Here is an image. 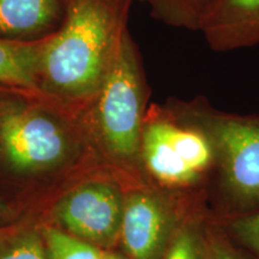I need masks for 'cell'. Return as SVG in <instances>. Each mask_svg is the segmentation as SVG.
Instances as JSON below:
<instances>
[{"label":"cell","mask_w":259,"mask_h":259,"mask_svg":"<svg viewBox=\"0 0 259 259\" xmlns=\"http://www.w3.org/2000/svg\"><path fill=\"white\" fill-rule=\"evenodd\" d=\"M134 0H65L60 28L42 52L37 93L60 102L85 103L95 95L127 35Z\"/></svg>","instance_id":"cell-1"},{"label":"cell","mask_w":259,"mask_h":259,"mask_svg":"<svg viewBox=\"0 0 259 259\" xmlns=\"http://www.w3.org/2000/svg\"><path fill=\"white\" fill-rule=\"evenodd\" d=\"M147 97L143 61L127 32L105 82L85 102L92 106L93 128L97 141L116 161L132 162L141 158Z\"/></svg>","instance_id":"cell-2"},{"label":"cell","mask_w":259,"mask_h":259,"mask_svg":"<svg viewBox=\"0 0 259 259\" xmlns=\"http://www.w3.org/2000/svg\"><path fill=\"white\" fill-rule=\"evenodd\" d=\"M23 92L0 87V156L18 174L53 169L70 156V132L40 103L25 100Z\"/></svg>","instance_id":"cell-3"},{"label":"cell","mask_w":259,"mask_h":259,"mask_svg":"<svg viewBox=\"0 0 259 259\" xmlns=\"http://www.w3.org/2000/svg\"><path fill=\"white\" fill-rule=\"evenodd\" d=\"M178 121L200 130L215 153V163L231 192L240 200H259V116L215 111L202 99L169 107Z\"/></svg>","instance_id":"cell-4"},{"label":"cell","mask_w":259,"mask_h":259,"mask_svg":"<svg viewBox=\"0 0 259 259\" xmlns=\"http://www.w3.org/2000/svg\"><path fill=\"white\" fill-rule=\"evenodd\" d=\"M141 158L158 181L183 186L198 180L215 163V153L200 130L178 121L168 111L144 118Z\"/></svg>","instance_id":"cell-5"},{"label":"cell","mask_w":259,"mask_h":259,"mask_svg":"<svg viewBox=\"0 0 259 259\" xmlns=\"http://www.w3.org/2000/svg\"><path fill=\"white\" fill-rule=\"evenodd\" d=\"M124 199L115 186L95 181L80 185L58 203L56 216L67 233L99 247L120 238Z\"/></svg>","instance_id":"cell-6"},{"label":"cell","mask_w":259,"mask_h":259,"mask_svg":"<svg viewBox=\"0 0 259 259\" xmlns=\"http://www.w3.org/2000/svg\"><path fill=\"white\" fill-rule=\"evenodd\" d=\"M173 218L157 196L136 192L124 199L120 238L131 259H161L171 240Z\"/></svg>","instance_id":"cell-7"},{"label":"cell","mask_w":259,"mask_h":259,"mask_svg":"<svg viewBox=\"0 0 259 259\" xmlns=\"http://www.w3.org/2000/svg\"><path fill=\"white\" fill-rule=\"evenodd\" d=\"M199 31L216 52L255 46L259 44V0H210Z\"/></svg>","instance_id":"cell-8"},{"label":"cell","mask_w":259,"mask_h":259,"mask_svg":"<svg viewBox=\"0 0 259 259\" xmlns=\"http://www.w3.org/2000/svg\"><path fill=\"white\" fill-rule=\"evenodd\" d=\"M65 0H0V38L34 41L63 23Z\"/></svg>","instance_id":"cell-9"},{"label":"cell","mask_w":259,"mask_h":259,"mask_svg":"<svg viewBox=\"0 0 259 259\" xmlns=\"http://www.w3.org/2000/svg\"><path fill=\"white\" fill-rule=\"evenodd\" d=\"M47 37L34 41L0 38L2 88L37 92L38 66Z\"/></svg>","instance_id":"cell-10"},{"label":"cell","mask_w":259,"mask_h":259,"mask_svg":"<svg viewBox=\"0 0 259 259\" xmlns=\"http://www.w3.org/2000/svg\"><path fill=\"white\" fill-rule=\"evenodd\" d=\"M210 0H150L151 14L173 28L199 31V25Z\"/></svg>","instance_id":"cell-11"},{"label":"cell","mask_w":259,"mask_h":259,"mask_svg":"<svg viewBox=\"0 0 259 259\" xmlns=\"http://www.w3.org/2000/svg\"><path fill=\"white\" fill-rule=\"evenodd\" d=\"M44 240L48 259H100L103 253L99 246L56 228L45 229Z\"/></svg>","instance_id":"cell-12"},{"label":"cell","mask_w":259,"mask_h":259,"mask_svg":"<svg viewBox=\"0 0 259 259\" xmlns=\"http://www.w3.org/2000/svg\"><path fill=\"white\" fill-rule=\"evenodd\" d=\"M0 259H48L44 242L31 232L0 239Z\"/></svg>","instance_id":"cell-13"},{"label":"cell","mask_w":259,"mask_h":259,"mask_svg":"<svg viewBox=\"0 0 259 259\" xmlns=\"http://www.w3.org/2000/svg\"><path fill=\"white\" fill-rule=\"evenodd\" d=\"M162 259H208L205 245L191 227H181L171 236Z\"/></svg>","instance_id":"cell-14"},{"label":"cell","mask_w":259,"mask_h":259,"mask_svg":"<svg viewBox=\"0 0 259 259\" xmlns=\"http://www.w3.org/2000/svg\"><path fill=\"white\" fill-rule=\"evenodd\" d=\"M231 228L242 244L259 254V212L234 220Z\"/></svg>","instance_id":"cell-15"},{"label":"cell","mask_w":259,"mask_h":259,"mask_svg":"<svg viewBox=\"0 0 259 259\" xmlns=\"http://www.w3.org/2000/svg\"><path fill=\"white\" fill-rule=\"evenodd\" d=\"M205 250L208 259H242L228 246L220 241H210L205 244Z\"/></svg>","instance_id":"cell-16"},{"label":"cell","mask_w":259,"mask_h":259,"mask_svg":"<svg viewBox=\"0 0 259 259\" xmlns=\"http://www.w3.org/2000/svg\"><path fill=\"white\" fill-rule=\"evenodd\" d=\"M100 259H124V258H121L120 255H118V254L111 253V252L103 251V253H102L101 258H100Z\"/></svg>","instance_id":"cell-17"},{"label":"cell","mask_w":259,"mask_h":259,"mask_svg":"<svg viewBox=\"0 0 259 259\" xmlns=\"http://www.w3.org/2000/svg\"><path fill=\"white\" fill-rule=\"evenodd\" d=\"M5 212H6V206L5 204L2 202V199H0V215H4Z\"/></svg>","instance_id":"cell-18"},{"label":"cell","mask_w":259,"mask_h":259,"mask_svg":"<svg viewBox=\"0 0 259 259\" xmlns=\"http://www.w3.org/2000/svg\"><path fill=\"white\" fill-rule=\"evenodd\" d=\"M141 2H145V3H149V2H150V0H141Z\"/></svg>","instance_id":"cell-19"}]
</instances>
